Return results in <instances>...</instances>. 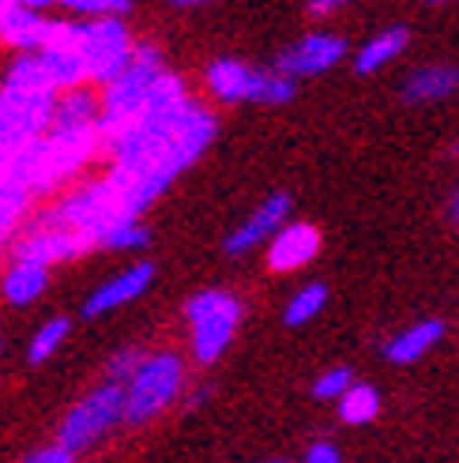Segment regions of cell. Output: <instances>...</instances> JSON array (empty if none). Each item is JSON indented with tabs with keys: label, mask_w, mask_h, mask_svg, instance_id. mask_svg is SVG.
<instances>
[{
	"label": "cell",
	"mask_w": 459,
	"mask_h": 463,
	"mask_svg": "<svg viewBox=\"0 0 459 463\" xmlns=\"http://www.w3.org/2000/svg\"><path fill=\"white\" fill-rule=\"evenodd\" d=\"M95 249L83 234L76 230H64L50 219H42L38 212L31 215V222L23 226V234L15 238L12 245V257H31V260H42V264H68V260H80L87 252Z\"/></svg>",
	"instance_id": "ba28073f"
},
{
	"label": "cell",
	"mask_w": 459,
	"mask_h": 463,
	"mask_svg": "<svg viewBox=\"0 0 459 463\" xmlns=\"http://www.w3.org/2000/svg\"><path fill=\"white\" fill-rule=\"evenodd\" d=\"M121 426H125V384L106 377L98 388H90L87 396H80L68 407V414L57 426V441L72 449L76 456H87Z\"/></svg>",
	"instance_id": "8992f818"
},
{
	"label": "cell",
	"mask_w": 459,
	"mask_h": 463,
	"mask_svg": "<svg viewBox=\"0 0 459 463\" xmlns=\"http://www.w3.org/2000/svg\"><path fill=\"white\" fill-rule=\"evenodd\" d=\"M407 45H410V31H407V27H384V31H377V34L354 53V72H358V76L380 72V68H388L392 61H399V57L407 53Z\"/></svg>",
	"instance_id": "d6986e66"
},
{
	"label": "cell",
	"mask_w": 459,
	"mask_h": 463,
	"mask_svg": "<svg viewBox=\"0 0 459 463\" xmlns=\"http://www.w3.org/2000/svg\"><path fill=\"white\" fill-rule=\"evenodd\" d=\"M38 200L42 196L34 193V184L12 162H0V252H12L23 226L31 222Z\"/></svg>",
	"instance_id": "4fadbf2b"
},
{
	"label": "cell",
	"mask_w": 459,
	"mask_h": 463,
	"mask_svg": "<svg viewBox=\"0 0 459 463\" xmlns=\"http://www.w3.org/2000/svg\"><path fill=\"white\" fill-rule=\"evenodd\" d=\"M189 369L177 351H147L136 373L125 381V426L144 430L185 400Z\"/></svg>",
	"instance_id": "277c9868"
},
{
	"label": "cell",
	"mask_w": 459,
	"mask_h": 463,
	"mask_svg": "<svg viewBox=\"0 0 459 463\" xmlns=\"http://www.w3.org/2000/svg\"><path fill=\"white\" fill-rule=\"evenodd\" d=\"M19 5V0H0V15H5V12H12Z\"/></svg>",
	"instance_id": "d6a6232c"
},
{
	"label": "cell",
	"mask_w": 459,
	"mask_h": 463,
	"mask_svg": "<svg viewBox=\"0 0 459 463\" xmlns=\"http://www.w3.org/2000/svg\"><path fill=\"white\" fill-rule=\"evenodd\" d=\"M342 61H347V38L332 31H309L275 57V68H283L294 80H313L339 68Z\"/></svg>",
	"instance_id": "9c48e42d"
},
{
	"label": "cell",
	"mask_w": 459,
	"mask_h": 463,
	"mask_svg": "<svg viewBox=\"0 0 459 463\" xmlns=\"http://www.w3.org/2000/svg\"><path fill=\"white\" fill-rule=\"evenodd\" d=\"M324 309H328V287L324 283H305V287H297L290 294V302L283 309V324L286 328H305V324H313Z\"/></svg>",
	"instance_id": "7402d4cb"
},
{
	"label": "cell",
	"mask_w": 459,
	"mask_h": 463,
	"mask_svg": "<svg viewBox=\"0 0 459 463\" xmlns=\"http://www.w3.org/2000/svg\"><path fill=\"white\" fill-rule=\"evenodd\" d=\"M5 83L8 87H27V90H53L50 76H45V64L38 53H15V61L8 64L5 72ZM61 95V90H57Z\"/></svg>",
	"instance_id": "d4e9b609"
},
{
	"label": "cell",
	"mask_w": 459,
	"mask_h": 463,
	"mask_svg": "<svg viewBox=\"0 0 459 463\" xmlns=\"http://www.w3.org/2000/svg\"><path fill=\"white\" fill-rule=\"evenodd\" d=\"M354 381H358V377H354V369H351V365H332V369H324V373L313 381V400H320V403H335Z\"/></svg>",
	"instance_id": "484cf974"
},
{
	"label": "cell",
	"mask_w": 459,
	"mask_h": 463,
	"mask_svg": "<svg viewBox=\"0 0 459 463\" xmlns=\"http://www.w3.org/2000/svg\"><path fill=\"white\" fill-rule=\"evenodd\" d=\"M351 0H309V15L313 19H328V15H335V12H342Z\"/></svg>",
	"instance_id": "f546056e"
},
{
	"label": "cell",
	"mask_w": 459,
	"mask_h": 463,
	"mask_svg": "<svg viewBox=\"0 0 459 463\" xmlns=\"http://www.w3.org/2000/svg\"><path fill=\"white\" fill-rule=\"evenodd\" d=\"M320 257V230L313 222H283L279 234L264 245L267 271L275 275H294L309 268Z\"/></svg>",
	"instance_id": "5bb4252c"
},
{
	"label": "cell",
	"mask_w": 459,
	"mask_h": 463,
	"mask_svg": "<svg viewBox=\"0 0 459 463\" xmlns=\"http://www.w3.org/2000/svg\"><path fill=\"white\" fill-rule=\"evenodd\" d=\"M455 90H459V68L455 64H422L403 80L399 99L407 106H433V102L452 99Z\"/></svg>",
	"instance_id": "e0dca14e"
},
{
	"label": "cell",
	"mask_w": 459,
	"mask_h": 463,
	"mask_svg": "<svg viewBox=\"0 0 459 463\" xmlns=\"http://www.w3.org/2000/svg\"><path fill=\"white\" fill-rule=\"evenodd\" d=\"M166 76V61H163V50L155 42H140L136 45V57L125 72L98 87L102 90V140L109 144L113 136H121L132 121H140L147 106L155 102L158 95V83Z\"/></svg>",
	"instance_id": "3957f363"
},
{
	"label": "cell",
	"mask_w": 459,
	"mask_h": 463,
	"mask_svg": "<svg viewBox=\"0 0 459 463\" xmlns=\"http://www.w3.org/2000/svg\"><path fill=\"white\" fill-rule=\"evenodd\" d=\"M441 339H445V320H441V317H429V320H418V324H410V328L396 332L392 339L380 346V354L392 362V365H415V362H422Z\"/></svg>",
	"instance_id": "ac0fdd59"
},
{
	"label": "cell",
	"mask_w": 459,
	"mask_h": 463,
	"mask_svg": "<svg viewBox=\"0 0 459 463\" xmlns=\"http://www.w3.org/2000/svg\"><path fill=\"white\" fill-rule=\"evenodd\" d=\"M380 392L373 384H361L354 381L342 396L335 400V411H339V422H347V426H370L377 422V414H380Z\"/></svg>",
	"instance_id": "ffe728a7"
},
{
	"label": "cell",
	"mask_w": 459,
	"mask_h": 463,
	"mask_svg": "<svg viewBox=\"0 0 459 463\" xmlns=\"http://www.w3.org/2000/svg\"><path fill=\"white\" fill-rule=\"evenodd\" d=\"M290 212H294L290 193H271L267 200L257 203V212H248L234 230H230L226 241H222V252L226 257H248V252L264 249L275 234H279V226L290 222Z\"/></svg>",
	"instance_id": "30bf717a"
},
{
	"label": "cell",
	"mask_w": 459,
	"mask_h": 463,
	"mask_svg": "<svg viewBox=\"0 0 459 463\" xmlns=\"http://www.w3.org/2000/svg\"><path fill=\"white\" fill-rule=\"evenodd\" d=\"M170 5H177V8H200V5H208V0H170Z\"/></svg>",
	"instance_id": "1f68e13d"
},
{
	"label": "cell",
	"mask_w": 459,
	"mask_h": 463,
	"mask_svg": "<svg viewBox=\"0 0 459 463\" xmlns=\"http://www.w3.org/2000/svg\"><path fill=\"white\" fill-rule=\"evenodd\" d=\"M57 90H27L0 83V162H8L50 128Z\"/></svg>",
	"instance_id": "52a82bcc"
},
{
	"label": "cell",
	"mask_w": 459,
	"mask_h": 463,
	"mask_svg": "<svg viewBox=\"0 0 459 463\" xmlns=\"http://www.w3.org/2000/svg\"><path fill=\"white\" fill-rule=\"evenodd\" d=\"M53 42H72L76 45L80 57L87 61V72H90V83L95 87H106V83L117 80L132 64L136 45H140L136 34L128 31L125 15H90V19L68 15V19H57Z\"/></svg>",
	"instance_id": "7a4b0ae2"
},
{
	"label": "cell",
	"mask_w": 459,
	"mask_h": 463,
	"mask_svg": "<svg viewBox=\"0 0 459 463\" xmlns=\"http://www.w3.org/2000/svg\"><path fill=\"white\" fill-rule=\"evenodd\" d=\"M53 31H57V19L45 8L27 5V0H19L12 12L0 15V45H8L12 53L42 50V45L53 42Z\"/></svg>",
	"instance_id": "9a60e30c"
},
{
	"label": "cell",
	"mask_w": 459,
	"mask_h": 463,
	"mask_svg": "<svg viewBox=\"0 0 459 463\" xmlns=\"http://www.w3.org/2000/svg\"><path fill=\"white\" fill-rule=\"evenodd\" d=\"M34 8H45V12H68V15H80V19H90V15H128L132 12V0H27Z\"/></svg>",
	"instance_id": "603a6c76"
},
{
	"label": "cell",
	"mask_w": 459,
	"mask_h": 463,
	"mask_svg": "<svg viewBox=\"0 0 459 463\" xmlns=\"http://www.w3.org/2000/svg\"><path fill=\"white\" fill-rule=\"evenodd\" d=\"M50 287V264L31 260V257H12L5 275H0V298L15 309L34 306Z\"/></svg>",
	"instance_id": "2e32d148"
},
{
	"label": "cell",
	"mask_w": 459,
	"mask_h": 463,
	"mask_svg": "<svg viewBox=\"0 0 459 463\" xmlns=\"http://www.w3.org/2000/svg\"><path fill=\"white\" fill-rule=\"evenodd\" d=\"M200 80H203V95L215 106H241V102H257L260 68L238 57H215L203 64Z\"/></svg>",
	"instance_id": "7c38bea8"
},
{
	"label": "cell",
	"mask_w": 459,
	"mask_h": 463,
	"mask_svg": "<svg viewBox=\"0 0 459 463\" xmlns=\"http://www.w3.org/2000/svg\"><path fill=\"white\" fill-rule=\"evenodd\" d=\"M155 283V264L151 260H136L128 268H121L117 275H109L102 287H95L87 298H83V317L87 320H102L109 313H117L132 302H140V298L151 290Z\"/></svg>",
	"instance_id": "8fae6325"
},
{
	"label": "cell",
	"mask_w": 459,
	"mask_h": 463,
	"mask_svg": "<svg viewBox=\"0 0 459 463\" xmlns=\"http://www.w3.org/2000/svg\"><path fill=\"white\" fill-rule=\"evenodd\" d=\"M0 354H5V339H0Z\"/></svg>",
	"instance_id": "d590c367"
},
{
	"label": "cell",
	"mask_w": 459,
	"mask_h": 463,
	"mask_svg": "<svg viewBox=\"0 0 459 463\" xmlns=\"http://www.w3.org/2000/svg\"><path fill=\"white\" fill-rule=\"evenodd\" d=\"M452 219L459 222V193H455V200H452Z\"/></svg>",
	"instance_id": "836d02e7"
},
{
	"label": "cell",
	"mask_w": 459,
	"mask_h": 463,
	"mask_svg": "<svg viewBox=\"0 0 459 463\" xmlns=\"http://www.w3.org/2000/svg\"><path fill=\"white\" fill-rule=\"evenodd\" d=\"M302 459H305V463H339V459H342V452H339V445H335V441H328V437H320V441H313V445L302 452Z\"/></svg>",
	"instance_id": "f1b7e54d"
},
{
	"label": "cell",
	"mask_w": 459,
	"mask_h": 463,
	"mask_svg": "<svg viewBox=\"0 0 459 463\" xmlns=\"http://www.w3.org/2000/svg\"><path fill=\"white\" fill-rule=\"evenodd\" d=\"M23 459H27V463H76L80 456H76L72 449H64L61 441H53V445H42V449L27 452Z\"/></svg>",
	"instance_id": "83f0119b"
},
{
	"label": "cell",
	"mask_w": 459,
	"mask_h": 463,
	"mask_svg": "<svg viewBox=\"0 0 459 463\" xmlns=\"http://www.w3.org/2000/svg\"><path fill=\"white\" fill-rule=\"evenodd\" d=\"M144 354H147L144 346H121V351H117V354H113V358L106 362V377H109V381H121V384H125V381L136 373V365L144 362Z\"/></svg>",
	"instance_id": "4316f807"
},
{
	"label": "cell",
	"mask_w": 459,
	"mask_h": 463,
	"mask_svg": "<svg viewBox=\"0 0 459 463\" xmlns=\"http://www.w3.org/2000/svg\"><path fill=\"white\" fill-rule=\"evenodd\" d=\"M245 320V302L234 290H196L185 302V324H189V354L196 365L211 369L222 362V354L234 346V335Z\"/></svg>",
	"instance_id": "5b68a950"
},
{
	"label": "cell",
	"mask_w": 459,
	"mask_h": 463,
	"mask_svg": "<svg viewBox=\"0 0 459 463\" xmlns=\"http://www.w3.org/2000/svg\"><path fill=\"white\" fill-rule=\"evenodd\" d=\"M68 332H72V317H50V320H42L38 328L31 332V343H27V362L31 365H45L50 362L61 346L68 343Z\"/></svg>",
	"instance_id": "44dd1931"
},
{
	"label": "cell",
	"mask_w": 459,
	"mask_h": 463,
	"mask_svg": "<svg viewBox=\"0 0 459 463\" xmlns=\"http://www.w3.org/2000/svg\"><path fill=\"white\" fill-rule=\"evenodd\" d=\"M429 5H448V0H429Z\"/></svg>",
	"instance_id": "e575fe53"
},
{
	"label": "cell",
	"mask_w": 459,
	"mask_h": 463,
	"mask_svg": "<svg viewBox=\"0 0 459 463\" xmlns=\"http://www.w3.org/2000/svg\"><path fill=\"white\" fill-rule=\"evenodd\" d=\"M147 245H151V226L144 222V215H125L102 241V249L109 252H140Z\"/></svg>",
	"instance_id": "cb8c5ba5"
},
{
	"label": "cell",
	"mask_w": 459,
	"mask_h": 463,
	"mask_svg": "<svg viewBox=\"0 0 459 463\" xmlns=\"http://www.w3.org/2000/svg\"><path fill=\"white\" fill-rule=\"evenodd\" d=\"M219 136V118L208 95H192L189 83L170 72L140 121L106 144L109 174L121 184L132 215H144L170 184L203 158Z\"/></svg>",
	"instance_id": "6da1fadb"
},
{
	"label": "cell",
	"mask_w": 459,
	"mask_h": 463,
	"mask_svg": "<svg viewBox=\"0 0 459 463\" xmlns=\"http://www.w3.org/2000/svg\"><path fill=\"white\" fill-rule=\"evenodd\" d=\"M208 400H211V388H208V384H200V388L192 392V396L185 400V407H189V411H196V407H203Z\"/></svg>",
	"instance_id": "4dcf8cb0"
}]
</instances>
